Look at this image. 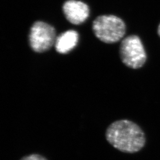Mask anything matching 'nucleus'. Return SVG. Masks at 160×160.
Returning a JSON list of instances; mask_svg holds the SVG:
<instances>
[{"label":"nucleus","instance_id":"obj_1","mask_svg":"<svg viewBox=\"0 0 160 160\" xmlns=\"http://www.w3.org/2000/svg\"><path fill=\"white\" fill-rule=\"evenodd\" d=\"M105 135L112 146L124 153H137L146 143L142 129L135 122L126 119L112 123L108 127Z\"/></svg>","mask_w":160,"mask_h":160},{"label":"nucleus","instance_id":"obj_2","mask_svg":"<svg viewBox=\"0 0 160 160\" xmlns=\"http://www.w3.org/2000/svg\"><path fill=\"white\" fill-rule=\"evenodd\" d=\"M92 30L99 40L106 43H113L123 38L126 25L118 17L103 15L97 17L93 22Z\"/></svg>","mask_w":160,"mask_h":160},{"label":"nucleus","instance_id":"obj_3","mask_svg":"<svg viewBox=\"0 0 160 160\" xmlns=\"http://www.w3.org/2000/svg\"><path fill=\"white\" fill-rule=\"evenodd\" d=\"M120 57L122 62L129 68H141L147 60V54L140 38L131 35L122 41Z\"/></svg>","mask_w":160,"mask_h":160},{"label":"nucleus","instance_id":"obj_4","mask_svg":"<svg viewBox=\"0 0 160 160\" xmlns=\"http://www.w3.org/2000/svg\"><path fill=\"white\" fill-rule=\"evenodd\" d=\"M29 43L36 52L42 53L49 50L55 45L56 31L50 24L43 22H36L31 27L29 33Z\"/></svg>","mask_w":160,"mask_h":160},{"label":"nucleus","instance_id":"obj_5","mask_svg":"<svg viewBox=\"0 0 160 160\" xmlns=\"http://www.w3.org/2000/svg\"><path fill=\"white\" fill-rule=\"evenodd\" d=\"M63 12L70 23L78 25L84 23L89 16V7L86 4L76 0H69L63 6Z\"/></svg>","mask_w":160,"mask_h":160},{"label":"nucleus","instance_id":"obj_6","mask_svg":"<svg viewBox=\"0 0 160 160\" xmlns=\"http://www.w3.org/2000/svg\"><path fill=\"white\" fill-rule=\"evenodd\" d=\"M78 34L75 30H68L57 38L55 43L56 51L59 53L65 54L71 51L78 41Z\"/></svg>","mask_w":160,"mask_h":160},{"label":"nucleus","instance_id":"obj_7","mask_svg":"<svg viewBox=\"0 0 160 160\" xmlns=\"http://www.w3.org/2000/svg\"><path fill=\"white\" fill-rule=\"evenodd\" d=\"M20 160H47V159L41 155L33 154L24 156Z\"/></svg>","mask_w":160,"mask_h":160},{"label":"nucleus","instance_id":"obj_8","mask_svg":"<svg viewBox=\"0 0 160 160\" xmlns=\"http://www.w3.org/2000/svg\"><path fill=\"white\" fill-rule=\"evenodd\" d=\"M158 34L160 36V23L158 26Z\"/></svg>","mask_w":160,"mask_h":160}]
</instances>
